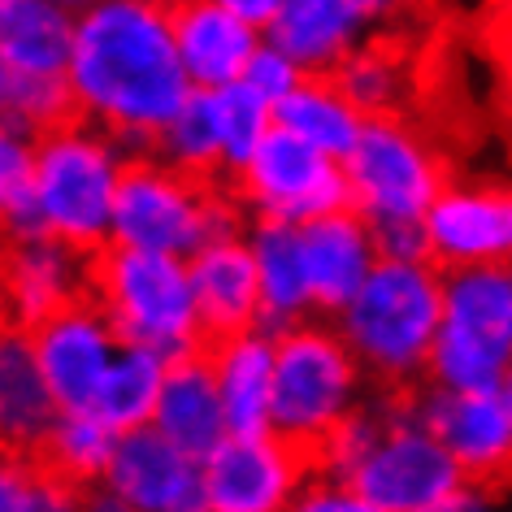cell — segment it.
<instances>
[{
	"label": "cell",
	"instance_id": "32",
	"mask_svg": "<svg viewBox=\"0 0 512 512\" xmlns=\"http://www.w3.org/2000/svg\"><path fill=\"white\" fill-rule=\"evenodd\" d=\"M213 96H217V118H222V139H226V183H235L239 170L252 161L256 144L270 135L274 100L256 92L248 79L213 87Z\"/></svg>",
	"mask_w": 512,
	"mask_h": 512
},
{
	"label": "cell",
	"instance_id": "20",
	"mask_svg": "<svg viewBox=\"0 0 512 512\" xmlns=\"http://www.w3.org/2000/svg\"><path fill=\"white\" fill-rule=\"evenodd\" d=\"M152 426H157L165 439H174L187 456H196V460L213 456L217 447L230 439L222 382H217L213 352L204 348V343L170 361Z\"/></svg>",
	"mask_w": 512,
	"mask_h": 512
},
{
	"label": "cell",
	"instance_id": "40",
	"mask_svg": "<svg viewBox=\"0 0 512 512\" xmlns=\"http://www.w3.org/2000/svg\"><path fill=\"white\" fill-rule=\"evenodd\" d=\"M504 391H508V395H512V374H508V382H504Z\"/></svg>",
	"mask_w": 512,
	"mask_h": 512
},
{
	"label": "cell",
	"instance_id": "11",
	"mask_svg": "<svg viewBox=\"0 0 512 512\" xmlns=\"http://www.w3.org/2000/svg\"><path fill=\"white\" fill-rule=\"evenodd\" d=\"M313 473V452L287 434H230L213 456H204V495L213 512H274L300 504Z\"/></svg>",
	"mask_w": 512,
	"mask_h": 512
},
{
	"label": "cell",
	"instance_id": "9",
	"mask_svg": "<svg viewBox=\"0 0 512 512\" xmlns=\"http://www.w3.org/2000/svg\"><path fill=\"white\" fill-rule=\"evenodd\" d=\"M352 209L374 217H426L439 191L452 183L439 148L404 113H374L361 139L343 157Z\"/></svg>",
	"mask_w": 512,
	"mask_h": 512
},
{
	"label": "cell",
	"instance_id": "7",
	"mask_svg": "<svg viewBox=\"0 0 512 512\" xmlns=\"http://www.w3.org/2000/svg\"><path fill=\"white\" fill-rule=\"evenodd\" d=\"M348 482L365 512H452L478 504V486L460 469L452 447L413 417V391H404L400 413L356 460Z\"/></svg>",
	"mask_w": 512,
	"mask_h": 512
},
{
	"label": "cell",
	"instance_id": "37",
	"mask_svg": "<svg viewBox=\"0 0 512 512\" xmlns=\"http://www.w3.org/2000/svg\"><path fill=\"white\" fill-rule=\"evenodd\" d=\"M57 5H66V9H74V14H83L87 5H96V0H57Z\"/></svg>",
	"mask_w": 512,
	"mask_h": 512
},
{
	"label": "cell",
	"instance_id": "21",
	"mask_svg": "<svg viewBox=\"0 0 512 512\" xmlns=\"http://www.w3.org/2000/svg\"><path fill=\"white\" fill-rule=\"evenodd\" d=\"M165 14L196 87H226L243 79L252 53L261 48V27H252L222 0H174Z\"/></svg>",
	"mask_w": 512,
	"mask_h": 512
},
{
	"label": "cell",
	"instance_id": "5",
	"mask_svg": "<svg viewBox=\"0 0 512 512\" xmlns=\"http://www.w3.org/2000/svg\"><path fill=\"white\" fill-rule=\"evenodd\" d=\"M126 148L96 122H74L35 144V191L48 230L83 252H100L113 239Z\"/></svg>",
	"mask_w": 512,
	"mask_h": 512
},
{
	"label": "cell",
	"instance_id": "2",
	"mask_svg": "<svg viewBox=\"0 0 512 512\" xmlns=\"http://www.w3.org/2000/svg\"><path fill=\"white\" fill-rule=\"evenodd\" d=\"M443 309L447 274L434 261H378L356 300L339 313V330L378 387L413 391L430 378Z\"/></svg>",
	"mask_w": 512,
	"mask_h": 512
},
{
	"label": "cell",
	"instance_id": "3",
	"mask_svg": "<svg viewBox=\"0 0 512 512\" xmlns=\"http://www.w3.org/2000/svg\"><path fill=\"white\" fill-rule=\"evenodd\" d=\"M87 291L105 309L118 343L152 348L165 361L200 348V317L187 256L109 239L100 252H92V287Z\"/></svg>",
	"mask_w": 512,
	"mask_h": 512
},
{
	"label": "cell",
	"instance_id": "30",
	"mask_svg": "<svg viewBox=\"0 0 512 512\" xmlns=\"http://www.w3.org/2000/svg\"><path fill=\"white\" fill-rule=\"evenodd\" d=\"M165 369H170V361H165L161 352L122 343L118 356H113V365H109V374H105V382H100V395H96L92 413L105 417L118 434L152 426L161 387H165Z\"/></svg>",
	"mask_w": 512,
	"mask_h": 512
},
{
	"label": "cell",
	"instance_id": "13",
	"mask_svg": "<svg viewBox=\"0 0 512 512\" xmlns=\"http://www.w3.org/2000/svg\"><path fill=\"white\" fill-rule=\"evenodd\" d=\"M22 335L31 339L35 361H40L61 413H92L100 382H105L113 356L122 348L105 309L92 300V291L66 304L61 313L44 317L40 326L22 330Z\"/></svg>",
	"mask_w": 512,
	"mask_h": 512
},
{
	"label": "cell",
	"instance_id": "18",
	"mask_svg": "<svg viewBox=\"0 0 512 512\" xmlns=\"http://www.w3.org/2000/svg\"><path fill=\"white\" fill-rule=\"evenodd\" d=\"M300 243H304L313 313L339 317L378 265L374 230H369L365 213H356L348 204V209H335V213H322V217H313V222H304Z\"/></svg>",
	"mask_w": 512,
	"mask_h": 512
},
{
	"label": "cell",
	"instance_id": "24",
	"mask_svg": "<svg viewBox=\"0 0 512 512\" xmlns=\"http://www.w3.org/2000/svg\"><path fill=\"white\" fill-rule=\"evenodd\" d=\"M61 404L48 387L35 348L22 330H5L0 352V421H5V452H31L57 426Z\"/></svg>",
	"mask_w": 512,
	"mask_h": 512
},
{
	"label": "cell",
	"instance_id": "31",
	"mask_svg": "<svg viewBox=\"0 0 512 512\" xmlns=\"http://www.w3.org/2000/svg\"><path fill=\"white\" fill-rule=\"evenodd\" d=\"M157 157H165L178 170L204 183L230 187L226 183V139H222V118H217V96L213 87H196L187 105L174 113V122L157 139Z\"/></svg>",
	"mask_w": 512,
	"mask_h": 512
},
{
	"label": "cell",
	"instance_id": "26",
	"mask_svg": "<svg viewBox=\"0 0 512 512\" xmlns=\"http://www.w3.org/2000/svg\"><path fill=\"white\" fill-rule=\"evenodd\" d=\"M274 126L309 139L313 148L343 161L356 139H361L365 113L339 92V83L330 74H304V83L296 92H287L274 105Z\"/></svg>",
	"mask_w": 512,
	"mask_h": 512
},
{
	"label": "cell",
	"instance_id": "17",
	"mask_svg": "<svg viewBox=\"0 0 512 512\" xmlns=\"http://www.w3.org/2000/svg\"><path fill=\"white\" fill-rule=\"evenodd\" d=\"M187 270L191 291H196L204 348L256 330L261 322V270H256L252 243H243L239 235L213 239L187 256Z\"/></svg>",
	"mask_w": 512,
	"mask_h": 512
},
{
	"label": "cell",
	"instance_id": "4",
	"mask_svg": "<svg viewBox=\"0 0 512 512\" xmlns=\"http://www.w3.org/2000/svg\"><path fill=\"white\" fill-rule=\"evenodd\" d=\"M243 209L248 204L230 187L191 178L157 152H139L122 165L118 204H113V243L191 256L213 239L239 235Z\"/></svg>",
	"mask_w": 512,
	"mask_h": 512
},
{
	"label": "cell",
	"instance_id": "35",
	"mask_svg": "<svg viewBox=\"0 0 512 512\" xmlns=\"http://www.w3.org/2000/svg\"><path fill=\"white\" fill-rule=\"evenodd\" d=\"M482 48H486V57H491L499 87H504V100L512 109V0H486Z\"/></svg>",
	"mask_w": 512,
	"mask_h": 512
},
{
	"label": "cell",
	"instance_id": "10",
	"mask_svg": "<svg viewBox=\"0 0 512 512\" xmlns=\"http://www.w3.org/2000/svg\"><path fill=\"white\" fill-rule=\"evenodd\" d=\"M230 191L256 213L287 217L300 226L352 204L343 161L313 148L309 139L283 131V126H270V135L256 144L252 161L239 170Z\"/></svg>",
	"mask_w": 512,
	"mask_h": 512
},
{
	"label": "cell",
	"instance_id": "23",
	"mask_svg": "<svg viewBox=\"0 0 512 512\" xmlns=\"http://www.w3.org/2000/svg\"><path fill=\"white\" fill-rule=\"evenodd\" d=\"M222 400L230 417V434H270L274 430V365H278V339L248 330L226 343H209Z\"/></svg>",
	"mask_w": 512,
	"mask_h": 512
},
{
	"label": "cell",
	"instance_id": "27",
	"mask_svg": "<svg viewBox=\"0 0 512 512\" xmlns=\"http://www.w3.org/2000/svg\"><path fill=\"white\" fill-rule=\"evenodd\" d=\"M0 105H5V135L22 139H44L74 122H87L70 74L0 66Z\"/></svg>",
	"mask_w": 512,
	"mask_h": 512
},
{
	"label": "cell",
	"instance_id": "33",
	"mask_svg": "<svg viewBox=\"0 0 512 512\" xmlns=\"http://www.w3.org/2000/svg\"><path fill=\"white\" fill-rule=\"evenodd\" d=\"M369 230H374L378 261H430L426 217H374Z\"/></svg>",
	"mask_w": 512,
	"mask_h": 512
},
{
	"label": "cell",
	"instance_id": "38",
	"mask_svg": "<svg viewBox=\"0 0 512 512\" xmlns=\"http://www.w3.org/2000/svg\"><path fill=\"white\" fill-rule=\"evenodd\" d=\"M391 9H417V5H430V0H387Z\"/></svg>",
	"mask_w": 512,
	"mask_h": 512
},
{
	"label": "cell",
	"instance_id": "22",
	"mask_svg": "<svg viewBox=\"0 0 512 512\" xmlns=\"http://www.w3.org/2000/svg\"><path fill=\"white\" fill-rule=\"evenodd\" d=\"M248 243L256 252V270H261V322H256V330L270 339H283L287 330L304 322V313H313L300 222L256 213Z\"/></svg>",
	"mask_w": 512,
	"mask_h": 512
},
{
	"label": "cell",
	"instance_id": "28",
	"mask_svg": "<svg viewBox=\"0 0 512 512\" xmlns=\"http://www.w3.org/2000/svg\"><path fill=\"white\" fill-rule=\"evenodd\" d=\"M404 35H378L369 44H356L330 79L339 92L352 100L365 118L374 113H404V92H408V48L400 44Z\"/></svg>",
	"mask_w": 512,
	"mask_h": 512
},
{
	"label": "cell",
	"instance_id": "14",
	"mask_svg": "<svg viewBox=\"0 0 512 512\" xmlns=\"http://www.w3.org/2000/svg\"><path fill=\"white\" fill-rule=\"evenodd\" d=\"M109 491V508H144V512H196L209 508L204 495V460L187 456L157 426L122 430L113 447L109 473L100 482Z\"/></svg>",
	"mask_w": 512,
	"mask_h": 512
},
{
	"label": "cell",
	"instance_id": "12",
	"mask_svg": "<svg viewBox=\"0 0 512 512\" xmlns=\"http://www.w3.org/2000/svg\"><path fill=\"white\" fill-rule=\"evenodd\" d=\"M413 417L452 447L478 491L512 486V395L504 387L452 391L434 387L413 395Z\"/></svg>",
	"mask_w": 512,
	"mask_h": 512
},
{
	"label": "cell",
	"instance_id": "15",
	"mask_svg": "<svg viewBox=\"0 0 512 512\" xmlns=\"http://www.w3.org/2000/svg\"><path fill=\"white\" fill-rule=\"evenodd\" d=\"M430 261L439 270L512 265V187L447 183L426 213Z\"/></svg>",
	"mask_w": 512,
	"mask_h": 512
},
{
	"label": "cell",
	"instance_id": "29",
	"mask_svg": "<svg viewBox=\"0 0 512 512\" xmlns=\"http://www.w3.org/2000/svg\"><path fill=\"white\" fill-rule=\"evenodd\" d=\"M113 447H118V430L100 413H61L57 426L40 439V447H31V456L44 460L48 469L87 495L92 486L105 482ZM87 504H92V495H87Z\"/></svg>",
	"mask_w": 512,
	"mask_h": 512
},
{
	"label": "cell",
	"instance_id": "19",
	"mask_svg": "<svg viewBox=\"0 0 512 512\" xmlns=\"http://www.w3.org/2000/svg\"><path fill=\"white\" fill-rule=\"evenodd\" d=\"M387 9V0H287L265 40L296 57L304 74H335Z\"/></svg>",
	"mask_w": 512,
	"mask_h": 512
},
{
	"label": "cell",
	"instance_id": "34",
	"mask_svg": "<svg viewBox=\"0 0 512 512\" xmlns=\"http://www.w3.org/2000/svg\"><path fill=\"white\" fill-rule=\"evenodd\" d=\"M243 79H248L256 92L261 96H270L274 105L283 100L287 92H296V87L304 83V66L291 53H283L274 40H265L261 48L252 53V61H248V70H243Z\"/></svg>",
	"mask_w": 512,
	"mask_h": 512
},
{
	"label": "cell",
	"instance_id": "6",
	"mask_svg": "<svg viewBox=\"0 0 512 512\" xmlns=\"http://www.w3.org/2000/svg\"><path fill=\"white\" fill-rule=\"evenodd\" d=\"M447 274V309L434 339V387L486 391L512 374V265H465Z\"/></svg>",
	"mask_w": 512,
	"mask_h": 512
},
{
	"label": "cell",
	"instance_id": "36",
	"mask_svg": "<svg viewBox=\"0 0 512 512\" xmlns=\"http://www.w3.org/2000/svg\"><path fill=\"white\" fill-rule=\"evenodd\" d=\"M222 5H230L235 14H243L252 22V27H261V31H270V22L283 14V5L287 0H222Z\"/></svg>",
	"mask_w": 512,
	"mask_h": 512
},
{
	"label": "cell",
	"instance_id": "16",
	"mask_svg": "<svg viewBox=\"0 0 512 512\" xmlns=\"http://www.w3.org/2000/svg\"><path fill=\"white\" fill-rule=\"evenodd\" d=\"M92 287V252L61 235L18 239L5 252V330H31Z\"/></svg>",
	"mask_w": 512,
	"mask_h": 512
},
{
	"label": "cell",
	"instance_id": "25",
	"mask_svg": "<svg viewBox=\"0 0 512 512\" xmlns=\"http://www.w3.org/2000/svg\"><path fill=\"white\" fill-rule=\"evenodd\" d=\"M79 14L57 0H5L0 5V66L70 74Z\"/></svg>",
	"mask_w": 512,
	"mask_h": 512
},
{
	"label": "cell",
	"instance_id": "39",
	"mask_svg": "<svg viewBox=\"0 0 512 512\" xmlns=\"http://www.w3.org/2000/svg\"><path fill=\"white\" fill-rule=\"evenodd\" d=\"M139 5H152V9H170L174 0H139Z\"/></svg>",
	"mask_w": 512,
	"mask_h": 512
},
{
	"label": "cell",
	"instance_id": "1",
	"mask_svg": "<svg viewBox=\"0 0 512 512\" xmlns=\"http://www.w3.org/2000/svg\"><path fill=\"white\" fill-rule=\"evenodd\" d=\"M70 83L87 122L109 131L126 157L157 152L161 131L196 92L165 9L139 0H96L79 14Z\"/></svg>",
	"mask_w": 512,
	"mask_h": 512
},
{
	"label": "cell",
	"instance_id": "8",
	"mask_svg": "<svg viewBox=\"0 0 512 512\" xmlns=\"http://www.w3.org/2000/svg\"><path fill=\"white\" fill-rule=\"evenodd\" d=\"M356 378H361V361L343 330L300 322L278 339L274 430L313 452L317 469H322V447L330 443V434L356 408Z\"/></svg>",
	"mask_w": 512,
	"mask_h": 512
}]
</instances>
